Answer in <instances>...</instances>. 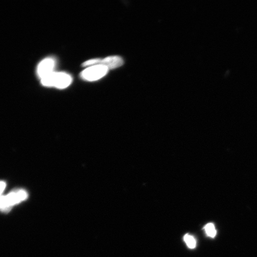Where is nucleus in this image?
<instances>
[{"mask_svg": "<svg viewBox=\"0 0 257 257\" xmlns=\"http://www.w3.org/2000/svg\"><path fill=\"white\" fill-rule=\"evenodd\" d=\"M41 83L48 87H56L59 89H64L69 86L72 83V78L68 74L62 72H53L43 78L41 79Z\"/></svg>", "mask_w": 257, "mask_h": 257, "instance_id": "f257e3e1", "label": "nucleus"}, {"mask_svg": "<svg viewBox=\"0 0 257 257\" xmlns=\"http://www.w3.org/2000/svg\"><path fill=\"white\" fill-rule=\"evenodd\" d=\"M27 197V192L24 190L16 191L7 195H3L0 198V210L9 211L14 205L24 201Z\"/></svg>", "mask_w": 257, "mask_h": 257, "instance_id": "f03ea898", "label": "nucleus"}, {"mask_svg": "<svg viewBox=\"0 0 257 257\" xmlns=\"http://www.w3.org/2000/svg\"><path fill=\"white\" fill-rule=\"evenodd\" d=\"M108 69L102 64L89 67L83 70L81 73V78L88 81H95L100 79L107 73Z\"/></svg>", "mask_w": 257, "mask_h": 257, "instance_id": "7ed1b4c3", "label": "nucleus"}, {"mask_svg": "<svg viewBox=\"0 0 257 257\" xmlns=\"http://www.w3.org/2000/svg\"><path fill=\"white\" fill-rule=\"evenodd\" d=\"M55 61L52 58H47L43 60L38 66L37 73L41 79L54 72Z\"/></svg>", "mask_w": 257, "mask_h": 257, "instance_id": "20e7f679", "label": "nucleus"}, {"mask_svg": "<svg viewBox=\"0 0 257 257\" xmlns=\"http://www.w3.org/2000/svg\"><path fill=\"white\" fill-rule=\"evenodd\" d=\"M123 60L120 57L110 56L101 60L100 64L107 67L108 69H114L123 65Z\"/></svg>", "mask_w": 257, "mask_h": 257, "instance_id": "39448f33", "label": "nucleus"}, {"mask_svg": "<svg viewBox=\"0 0 257 257\" xmlns=\"http://www.w3.org/2000/svg\"><path fill=\"white\" fill-rule=\"evenodd\" d=\"M205 233L207 234V236L211 237H214L216 236L217 234V231L216 228H215L214 225L213 223H208L204 227Z\"/></svg>", "mask_w": 257, "mask_h": 257, "instance_id": "423d86ee", "label": "nucleus"}, {"mask_svg": "<svg viewBox=\"0 0 257 257\" xmlns=\"http://www.w3.org/2000/svg\"><path fill=\"white\" fill-rule=\"evenodd\" d=\"M184 240L189 248H194L196 246V240L190 234H186L184 236Z\"/></svg>", "mask_w": 257, "mask_h": 257, "instance_id": "0eeeda50", "label": "nucleus"}, {"mask_svg": "<svg viewBox=\"0 0 257 257\" xmlns=\"http://www.w3.org/2000/svg\"><path fill=\"white\" fill-rule=\"evenodd\" d=\"M101 60L100 59H94L86 61V62L83 63V66H92L100 64Z\"/></svg>", "mask_w": 257, "mask_h": 257, "instance_id": "6e6552de", "label": "nucleus"}, {"mask_svg": "<svg viewBox=\"0 0 257 257\" xmlns=\"http://www.w3.org/2000/svg\"><path fill=\"white\" fill-rule=\"evenodd\" d=\"M6 186V185L5 182L0 181V198H1L3 196L2 194L5 190Z\"/></svg>", "mask_w": 257, "mask_h": 257, "instance_id": "1a4fd4ad", "label": "nucleus"}]
</instances>
